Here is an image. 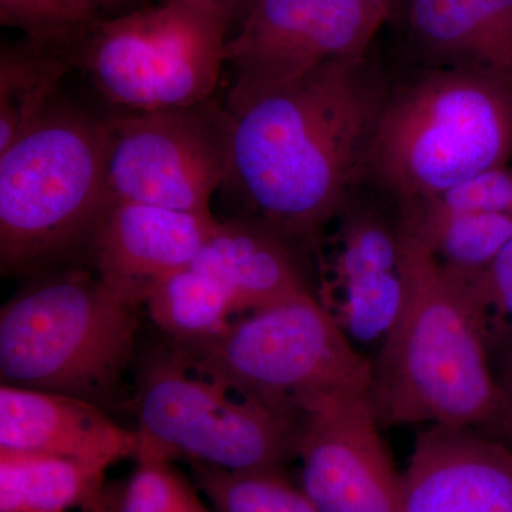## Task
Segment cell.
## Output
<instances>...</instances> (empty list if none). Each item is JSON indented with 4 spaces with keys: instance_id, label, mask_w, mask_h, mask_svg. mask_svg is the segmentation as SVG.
<instances>
[{
    "instance_id": "cell-13",
    "label": "cell",
    "mask_w": 512,
    "mask_h": 512,
    "mask_svg": "<svg viewBox=\"0 0 512 512\" xmlns=\"http://www.w3.org/2000/svg\"><path fill=\"white\" fill-rule=\"evenodd\" d=\"M218 224L212 214L110 198L89 245L96 274L137 309L161 281L194 262Z\"/></svg>"
},
{
    "instance_id": "cell-21",
    "label": "cell",
    "mask_w": 512,
    "mask_h": 512,
    "mask_svg": "<svg viewBox=\"0 0 512 512\" xmlns=\"http://www.w3.org/2000/svg\"><path fill=\"white\" fill-rule=\"evenodd\" d=\"M69 63L55 49L25 43L0 52V153L36 123L53 104Z\"/></svg>"
},
{
    "instance_id": "cell-29",
    "label": "cell",
    "mask_w": 512,
    "mask_h": 512,
    "mask_svg": "<svg viewBox=\"0 0 512 512\" xmlns=\"http://www.w3.org/2000/svg\"><path fill=\"white\" fill-rule=\"evenodd\" d=\"M190 2L202 3V5L215 6L222 10H227L232 18L237 15H245L249 6L254 3V0H190Z\"/></svg>"
},
{
    "instance_id": "cell-6",
    "label": "cell",
    "mask_w": 512,
    "mask_h": 512,
    "mask_svg": "<svg viewBox=\"0 0 512 512\" xmlns=\"http://www.w3.org/2000/svg\"><path fill=\"white\" fill-rule=\"evenodd\" d=\"M133 407L137 460L282 471L296 456L301 417L258 399L171 339L141 360Z\"/></svg>"
},
{
    "instance_id": "cell-26",
    "label": "cell",
    "mask_w": 512,
    "mask_h": 512,
    "mask_svg": "<svg viewBox=\"0 0 512 512\" xmlns=\"http://www.w3.org/2000/svg\"><path fill=\"white\" fill-rule=\"evenodd\" d=\"M416 205L450 212L512 215V165L505 164L483 171L440 197Z\"/></svg>"
},
{
    "instance_id": "cell-30",
    "label": "cell",
    "mask_w": 512,
    "mask_h": 512,
    "mask_svg": "<svg viewBox=\"0 0 512 512\" xmlns=\"http://www.w3.org/2000/svg\"><path fill=\"white\" fill-rule=\"evenodd\" d=\"M365 2L370 8L375 9L380 16L387 19L392 15L394 8L402 5L403 0H365Z\"/></svg>"
},
{
    "instance_id": "cell-28",
    "label": "cell",
    "mask_w": 512,
    "mask_h": 512,
    "mask_svg": "<svg viewBox=\"0 0 512 512\" xmlns=\"http://www.w3.org/2000/svg\"><path fill=\"white\" fill-rule=\"evenodd\" d=\"M74 9L82 12L83 15L89 16L90 19L100 20V13L104 10L119 6L126 0H66Z\"/></svg>"
},
{
    "instance_id": "cell-12",
    "label": "cell",
    "mask_w": 512,
    "mask_h": 512,
    "mask_svg": "<svg viewBox=\"0 0 512 512\" xmlns=\"http://www.w3.org/2000/svg\"><path fill=\"white\" fill-rule=\"evenodd\" d=\"M330 225L335 229L313 248L320 271L316 298L356 349L380 346L406 296L399 211L392 217L353 194Z\"/></svg>"
},
{
    "instance_id": "cell-1",
    "label": "cell",
    "mask_w": 512,
    "mask_h": 512,
    "mask_svg": "<svg viewBox=\"0 0 512 512\" xmlns=\"http://www.w3.org/2000/svg\"><path fill=\"white\" fill-rule=\"evenodd\" d=\"M389 87L367 53L227 106V183L252 220L315 248L367 177Z\"/></svg>"
},
{
    "instance_id": "cell-5",
    "label": "cell",
    "mask_w": 512,
    "mask_h": 512,
    "mask_svg": "<svg viewBox=\"0 0 512 512\" xmlns=\"http://www.w3.org/2000/svg\"><path fill=\"white\" fill-rule=\"evenodd\" d=\"M137 332L136 309L96 272L35 275L0 309V380L107 409L120 397Z\"/></svg>"
},
{
    "instance_id": "cell-16",
    "label": "cell",
    "mask_w": 512,
    "mask_h": 512,
    "mask_svg": "<svg viewBox=\"0 0 512 512\" xmlns=\"http://www.w3.org/2000/svg\"><path fill=\"white\" fill-rule=\"evenodd\" d=\"M404 30L430 67H457L512 84V0H403Z\"/></svg>"
},
{
    "instance_id": "cell-24",
    "label": "cell",
    "mask_w": 512,
    "mask_h": 512,
    "mask_svg": "<svg viewBox=\"0 0 512 512\" xmlns=\"http://www.w3.org/2000/svg\"><path fill=\"white\" fill-rule=\"evenodd\" d=\"M0 22L25 33L30 42L55 49L79 45L97 20L66 0H0Z\"/></svg>"
},
{
    "instance_id": "cell-19",
    "label": "cell",
    "mask_w": 512,
    "mask_h": 512,
    "mask_svg": "<svg viewBox=\"0 0 512 512\" xmlns=\"http://www.w3.org/2000/svg\"><path fill=\"white\" fill-rule=\"evenodd\" d=\"M397 211L403 227L430 249L444 271L458 278L490 265L512 237V215L441 211L427 205Z\"/></svg>"
},
{
    "instance_id": "cell-3",
    "label": "cell",
    "mask_w": 512,
    "mask_h": 512,
    "mask_svg": "<svg viewBox=\"0 0 512 512\" xmlns=\"http://www.w3.org/2000/svg\"><path fill=\"white\" fill-rule=\"evenodd\" d=\"M511 158L512 84L477 70L423 66L390 84L367 177L403 210Z\"/></svg>"
},
{
    "instance_id": "cell-32",
    "label": "cell",
    "mask_w": 512,
    "mask_h": 512,
    "mask_svg": "<svg viewBox=\"0 0 512 512\" xmlns=\"http://www.w3.org/2000/svg\"><path fill=\"white\" fill-rule=\"evenodd\" d=\"M92 512H110V511H107L106 508L101 507V505H96V507L92 508Z\"/></svg>"
},
{
    "instance_id": "cell-27",
    "label": "cell",
    "mask_w": 512,
    "mask_h": 512,
    "mask_svg": "<svg viewBox=\"0 0 512 512\" xmlns=\"http://www.w3.org/2000/svg\"><path fill=\"white\" fill-rule=\"evenodd\" d=\"M498 383H500L505 397V416L498 439L501 437V439L512 443V363L498 377Z\"/></svg>"
},
{
    "instance_id": "cell-17",
    "label": "cell",
    "mask_w": 512,
    "mask_h": 512,
    "mask_svg": "<svg viewBox=\"0 0 512 512\" xmlns=\"http://www.w3.org/2000/svg\"><path fill=\"white\" fill-rule=\"evenodd\" d=\"M191 265L221 282L242 315L313 292L291 242L252 218L220 222Z\"/></svg>"
},
{
    "instance_id": "cell-25",
    "label": "cell",
    "mask_w": 512,
    "mask_h": 512,
    "mask_svg": "<svg viewBox=\"0 0 512 512\" xmlns=\"http://www.w3.org/2000/svg\"><path fill=\"white\" fill-rule=\"evenodd\" d=\"M194 493L170 461L138 460L121 512H177Z\"/></svg>"
},
{
    "instance_id": "cell-8",
    "label": "cell",
    "mask_w": 512,
    "mask_h": 512,
    "mask_svg": "<svg viewBox=\"0 0 512 512\" xmlns=\"http://www.w3.org/2000/svg\"><path fill=\"white\" fill-rule=\"evenodd\" d=\"M180 345L298 417L326 394L370 387L372 377V360L350 343L315 292L244 313L221 335Z\"/></svg>"
},
{
    "instance_id": "cell-10",
    "label": "cell",
    "mask_w": 512,
    "mask_h": 512,
    "mask_svg": "<svg viewBox=\"0 0 512 512\" xmlns=\"http://www.w3.org/2000/svg\"><path fill=\"white\" fill-rule=\"evenodd\" d=\"M384 20L365 0H254L225 45L227 106L367 55Z\"/></svg>"
},
{
    "instance_id": "cell-15",
    "label": "cell",
    "mask_w": 512,
    "mask_h": 512,
    "mask_svg": "<svg viewBox=\"0 0 512 512\" xmlns=\"http://www.w3.org/2000/svg\"><path fill=\"white\" fill-rule=\"evenodd\" d=\"M136 431L99 404L43 390L0 387V448L72 458L109 470L136 457Z\"/></svg>"
},
{
    "instance_id": "cell-11",
    "label": "cell",
    "mask_w": 512,
    "mask_h": 512,
    "mask_svg": "<svg viewBox=\"0 0 512 512\" xmlns=\"http://www.w3.org/2000/svg\"><path fill=\"white\" fill-rule=\"evenodd\" d=\"M369 389L326 394L301 414V488L320 512H399L402 474L380 434Z\"/></svg>"
},
{
    "instance_id": "cell-2",
    "label": "cell",
    "mask_w": 512,
    "mask_h": 512,
    "mask_svg": "<svg viewBox=\"0 0 512 512\" xmlns=\"http://www.w3.org/2000/svg\"><path fill=\"white\" fill-rule=\"evenodd\" d=\"M402 265V311L372 360L380 426L444 424L498 439L504 392L463 286L403 224Z\"/></svg>"
},
{
    "instance_id": "cell-7",
    "label": "cell",
    "mask_w": 512,
    "mask_h": 512,
    "mask_svg": "<svg viewBox=\"0 0 512 512\" xmlns=\"http://www.w3.org/2000/svg\"><path fill=\"white\" fill-rule=\"evenodd\" d=\"M232 16L190 0L100 19L79 43L99 92L131 113L207 103L225 66Z\"/></svg>"
},
{
    "instance_id": "cell-14",
    "label": "cell",
    "mask_w": 512,
    "mask_h": 512,
    "mask_svg": "<svg viewBox=\"0 0 512 512\" xmlns=\"http://www.w3.org/2000/svg\"><path fill=\"white\" fill-rule=\"evenodd\" d=\"M399 512H512V450L470 427L433 424L414 443Z\"/></svg>"
},
{
    "instance_id": "cell-20",
    "label": "cell",
    "mask_w": 512,
    "mask_h": 512,
    "mask_svg": "<svg viewBox=\"0 0 512 512\" xmlns=\"http://www.w3.org/2000/svg\"><path fill=\"white\" fill-rule=\"evenodd\" d=\"M144 305L168 339L185 345L221 335L242 315L228 289L192 265L161 281Z\"/></svg>"
},
{
    "instance_id": "cell-22",
    "label": "cell",
    "mask_w": 512,
    "mask_h": 512,
    "mask_svg": "<svg viewBox=\"0 0 512 512\" xmlns=\"http://www.w3.org/2000/svg\"><path fill=\"white\" fill-rule=\"evenodd\" d=\"M214 512H320L282 471H231L192 464Z\"/></svg>"
},
{
    "instance_id": "cell-9",
    "label": "cell",
    "mask_w": 512,
    "mask_h": 512,
    "mask_svg": "<svg viewBox=\"0 0 512 512\" xmlns=\"http://www.w3.org/2000/svg\"><path fill=\"white\" fill-rule=\"evenodd\" d=\"M109 123L110 198L212 214V195L229 175L227 111L204 103Z\"/></svg>"
},
{
    "instance_id": "cell-31",
    "label": "cell",
    "mask_w": 512,
    "mask_h": 512,
    "mask_svg": "<svg viewBox=\"0 0 512 512\" xmlns=\"http://www.w3.org/2000/svg\"><path fill=\"white\" fill-rule=\"evenodd\" d=\"M177 512H214L208 510L204 503L198 498L197 494H192L190 500L187 501Z\"/></svg>"
},
{
    "instance_id": "cell-23",
    "label": "cell",
    "mask_w": 512,
    "mask_h": 512,
    "mask_svg": "<svg viewBox=\"0 0 512 512\" xmlns=\"http://www.w3.org/2000/svg\"><path fill=\"white\" fill-rule=\"evenodd\" d=\"M454 278L463 286L498 379L512 363V237L490 265Z\"/></svg>"
},
{
    "instance_id": "cell-18",
    "label": "cell",
    "mask_w": 512,
    "mask_h": 512,
    "mask_svg": "<svg viewBox=\"0 0 512 512\" xmlns=\"http://www.w3.org/2000/svg\"><path fill=\"white\" fill-rule=\"evenodd\" d=\"M106 468L0 448V512H66L96 507Z\"/></svg>"
},
{
    "instance_id": "cell-4",
    "label": "cell",
    "mask_w": 512,
    "mask_h": 512,
    "mask_svg": "<svg viewBox=\"0 0 512 512\" xmlns=\"http://www.w3.org/2000/svg\"><path fill=\"white\" fill-rule=\"evenodd\" d=\"M110 123L53 103L0 153V271L40 275L89 249L110 201Z\"/></svg>"
}]
</instances>
